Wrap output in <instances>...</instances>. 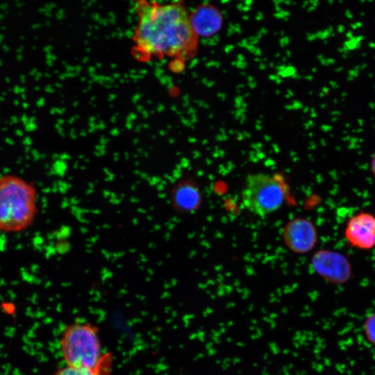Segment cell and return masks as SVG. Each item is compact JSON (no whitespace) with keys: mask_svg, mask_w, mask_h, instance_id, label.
Listing matches in <instances>:
<instances>
[{"mask_svg":"<svg viewBox=\"0 0 375 375\" xmlns=\"http://www.w3.org/2000/svg\"><path fill=\"white\" fill-rule=\"evenodd\" d=\"M134 6L137 24L132 35V53L136 60L148 62L171 58L172 61L183 62L194 53L197 37L182 2L141 0Z\"/></svg>","mask_w":375,"mask_h":375,"instance_id":"obj_1","label":"cell"},{"mask_svg":"<svg viewBox=\"0 0 375 375\" xmlns=\"http://www.w3.org/2000/svg\"><path fill=\"white\" fill-rule=\"evenodd\" d=\"M34 183L13 174L0 176V232H22L34 224L39 207Z\"/></svg>","mask_w":375,"mask_h":375,"instance_id":"obj_2","label":"cell"},{"mask_svg":"<svg viewBox=\"0 0 375 375\" xmlns=\"http://www.w3.org/2000/svg\"><path fill=\"white\" fill-rule=\"evenodd\" d=\"M60 348L66 365L95 367L104 353L99 329L90 322H74L62 331Z\"/></svg>","mask_w":375,"mask_h":375,"instance_id":"obj_3","label":"cell"},{"mask_svg":"<svg viewBox=\"0 0 375 375\" xmlns=\"http://www.w3.org/2000/svg\"><path fill=\"white\" fill-rule=\"evenodd\" d=\"M285 195L284 185L274 176L255 173L246 178L241 199L248 211L259 217H265L281 207Z\"/></svg>","mask_w":375,"mask_h":375,"instance_id":"obj_4","label":"cell"},{"mask_svg":"<svg viewBox=\"0 0 375 375\" xmlns=\"http://www.w3.org/2000/svg\"><path fill=\"white\" fill-rule=\"evenodd\" d=\"M311 265L317 274L332 284H344L352 277L350 260L338 251L323 249L316 251L312 258Z\"/></svg>","mask_w":375,"mask_h":375,"instance_id":"obj_5","label":"cell"},{"mask_svg":"<svg viewBox=\"0 0 375 375\" xmlns=\"http://www.w3.org/2000/svg\"><path fill=\"white\" fill-rule=\"evenodd\" d=\"M344 238L349 245L360 250L375 247V216L365 211L359 212L347 221Z\"/></svg>","mask_w":375,"mask_h":375,"instance_id":"obj_6","label":"cell"},{"mask_svg":"<svg viewBox=\"0 0 375 375\" xmlns=\"http://www.w3.org/2000/svg\"><path fill=\"white\" fill-rule=\"evenodd\" d=\"M286 245L293 251L305 253L310 251L318 240L313 223L306 218H295L285 226L283 232Z\"/></svg>","mask_w":375,"mask_h":375,"instance_id":"obj_7","label":"cell"},{"mask_svg":"<svg viewBox=\"0 0 375 375\" xmlns=\"http://www.w3.org/2000/svg\"><path fill=\"white\" fill-rule=\"evenodd\" d=\"M190 21L197 37L215 34L221 28L223 22L219 10L208 4L197 6L190 14Z\"/></svg>","mask_w":375,"mask_h":375,"instance_id":"obj_8","label":"cell"},{"mask_svg":"<svg viewBox=\"0 0 375 375\" xmlns=\"http://www.w3.org/2000/svg\"><path fill=\"white\" fill-rule=\"evenodd\" d=\"M200 201V194L197 188L186 183L174 187L171 193V201L178 210L188 212L194 210Z\"/></svg>","mask_w":375,"mask_h":375,"instance_id":"obj_9","label":"cell"},{"mask_svg":"<svg viewBox=\"0 0 375 375\" xmlns=\"http://www.w3.org/2000/svg\"><path fill=\"white\" fill-rule=\"evenodd\" d=\"M113 364V356L104 353L99 363L94 368L65 365L58 369L53 375H110Z\"/></svg>","mask_w":375,"mask_h":375,"instance_id":"obj_10","label":"cell"},{"mask_svg":"<svg viewBox=\"0 0 375 375\" xmlns=\"http://www.w3.org/2000/svg\"><path fill=\"white\" fill-rule=\"evenodd\" d=\"M362 331L367 342L375 347V311L365 317L362 324Z\"/></svg>","mask_w":375,"mask_h":375,"instance_id":"obj_11","label":"cell"},{"mask_svg":"<svg viewBox=\"0 0 375 375\" xmlns=\"http://www.w3.org/2000/svg\"><path fill=\"white\" fill-rule=\"evenodd\" d=\"M369 169H370V172H371L372 174L375 178V152H374V153L373 154V156H372V157L371 158L370 165H369Z\"/></svg>","mask_w":375,"mask_h":375,"instance_id":"obj_12","label":"cell"}]
</instances>
